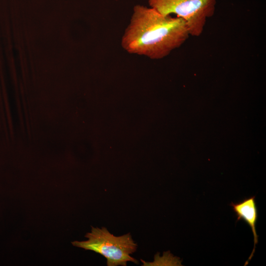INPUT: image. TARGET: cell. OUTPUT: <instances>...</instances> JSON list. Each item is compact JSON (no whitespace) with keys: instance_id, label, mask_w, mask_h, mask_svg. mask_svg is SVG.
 Wrapping results in <instances>:
<instances>
[{"instance_id":"1","label":"cell","mask_w":266,"mask_h":266,"mask_svg":"<svg viewBox=\"0 0 266 266\" xmlns=\"http://www.w3.org/2000/svg\"><path fill=\"white\" fill-rule=\"evenodd\" d=\"M189 36L182 19L136 4L122 36L121 45L129 54L160 60L180 47Z\"/></svg>"},{"instance_id":"2","label":"cell","mask_w":266,"mask_h":266,"mask_svg":"<svg viewBox=\"0 0 266 266\" xmlns=\"http://www.w3.org/2000/svg\"><path fill=\"white\" fill-rule=\"evenodd\" d=\"M85 241H74L72 244L87 250L93 251L104 257L107 266H126L127 262L135 264L138 261L131 256L137 249V245L131 233L117 236L111 234L105 227H92Z\"/></svg>"},{"instance_id":"4","label":"cell","mask_w":266,"mask_h":266,"mask_svg":"<svg viewBox=\"0 0 266 266\" xmlns=\"http://www.w3.org/2000/svg\"><path fill=\"white\" fill-rule=\"evenodd\" d=\"M230 205L233 207V209L236 214L237 221L240 220H244L250 227L253 233L254 247L248 261L244 265V266H246L248 264V261L253 256L256 245L258 242V235L257 234L256 229L258 214L255 197L253 196L249 198L244 199L242 201L235 203L231 202Z\"/></svg>"},{"instance_id":"3","label":"cell","mask_w":266,"mask_h":266,"mask_svg":"<svg viewBox=\"0 0 266 266\" xmlns=\"http://www.w3.org/2000/svg\"><path fill=\"white\" fill-rule=\"evenodd\" d=\"M216 0H148L149 7L164 15L184 20L190 35L199 36L215 12Z\"/></svg>"}]
</instances>
